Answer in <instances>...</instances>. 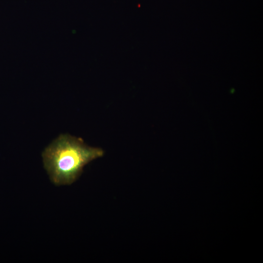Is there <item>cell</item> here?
<instances>
[{
  "label": "cell",
  "instance_id": "1",
  "mask_svg": "<svg viewBox=\"0 0 263 263\" xmlns=\"http://www.w3.org/2000/svg\"><path fill=\"white\" fill-rule=\"evenodd\" d=\"M103 155L101 148L89 146L81 138L69 134H60L42 153L44 167L57 186L73 183L85 165Z\"/></svg>",
  "mask_w": 263,
  "mask_h": 263
}]
</instances>
